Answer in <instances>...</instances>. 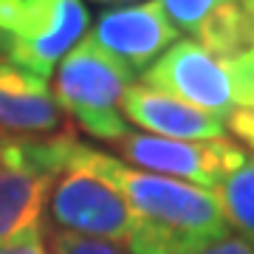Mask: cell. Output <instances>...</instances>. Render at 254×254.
Instances as JSON below:
<instances>
[{"label":"cell","mask_w":254,"mask_h":254,"mask_svg":"<svg viewBox=\"0 0 254 254\" xmlns=\"http://www.w3.org/2000/svg\"><path fill=\"white\" fill-rule=\"evenodd\" d=\"M198 254H254V246L246 243L243 237H237V235H226L223 240H218V243L200 249Z\"/></svg>","instance_id":"e0dca14e"},{"label":"cell","mask_w":254,"mask_h":254,"mask_svg":"<svg viewBox=\"0 0 254 254\" xmlns=\"http://www.w3.org/2000/svg\"><path fill=\"white\" fill-rule=\"evenodd\" d=\"M48 252L51 254H127L122 246L108 243V240H93V237H79L71 232H48Z\"/></svg>","instance_id":"5bb4252c"},{"label":"cell","mask_w":254,"mask_h":254,"mask_svg":"<svg viewBox=\"0 0 254 254\" xmlns=\"http://www.w3.org/2000/svg\"><path fill=\"white\" fill-rule=\"evenodd\" d=\"M0 254H51L48 252V240H46V229L34 226L28 232H23L20 237L0 246Z\"/></svg>","instance_id":"9a60e30c"},{"label":"cell","mask_w":254,"mask_h":254,"mask_svg":"<svg viewBox=\"0 0 254 254\" xmlns=\"http://www.w3.org/2000/svg\"><path fill=\"white\" fill-rule=\"evenodd\" d=\"M108 147L119 153V161H127L136 170L167 175L212 192L249 158L243 147L235 144L232 138L181 141V138L150 136L141 130H127L125 136L110 141Z\"/></svg>","instance_id":"8992f818"},{"label":"cell","mask_w":254,"mask_h":254,"mask_svg":"<svg viewBox=\"0 0 254 254\" xmlns=\"http://www.w3.org/2000/svg\"><path fill=\"white\" fill-rule=\"evenodd\" d=\"M136 73L85 34L54 71V96L68 122L96 141H116L130 130L122 99Z\"/></svg>","instance_id":"7a4b0ae2"},{"label":"cell","mask_w":254,"mask_h":254,"mask_svg":"<svg viewBox=\"0 0 254 254\" xmlns=\"http://www.w3.org/2000/svg\"><path fill=\"white\" fill-rule=\"evenodd\" d=\"M0 138H3V136H0Z\"/></svg>","instance_id":"ffe728a7"},{"label":"cell","mask_w":254,"mask_h":254,"mask_svg":"<svg viewBox=\"0 0 254 254\" xmlns=\"http://www.w3.org/2000/svg\"><path fill=\"white\" fill-rule=\"evenodd\" d=\"M0 127L11 136H54L71 122L48 79L0 60Z\"/></svg>","instance_id":"30bf717a"},{"label":"cell","mask_w":254,"mask_h":254,"mask_svg":"<svg viewBox=\"0 0 254 254\" xmlns=\"http://www.w3.org/2000/svg\"><path fill=\"white\" fill-rule=\"evenodd\" d=\"M88 37L122 65H127L136 76L178 43V31L167 17L161 0H141L133 6L105 9Z\"/></svg>","instance_id":"ba28073f"},{"label":"cell","mask_w":254,"mask_h":254,"mask_svg":"<svg viewBox=\"0 0 254 254\" xmlns=\"http://www.w3.org/2000/svg\"><path fill=\"white\" fill-rule=\"evenodd\" d=\"M229 130L237 141H243L246 147L254 150V108H237L232 116L226 119Z\"/></svg>","instance_id":"2e32d148"},{"label":"cell","mask_w":254,"mask_h":254,"mask_svg":"<svg viewBox=\"0 0 254 254\" xmlns=\"http://www.w3.org/2000/svg\"><path fill=\"white\" fill-rule=\"evenodd\" d=\"M99 6H125V3H141V0H93Z\"/></svg>","instance_id":"ac0fdd59"},{"label":"cell","mask_w":254,"mask_h":254,"mask_svg":"<svg viewBox=\"0 0 254 254\" xmlns=\"http://www.w3.org/2000/svg\"><path fill=\"white\" fill-rule=\"evenodd\" d=\"M122 116L141 133L181 141H218L226 136V125L203 110L184 105L161 91L133 82L122 99Z\"/></svg>","instance_id":"9c48e42d"},{"label":"cell","mask_w":254,"mask_h":254,"mask_svg":"<svg viewBox=\"0 0 254 254\" xmlns=\"http://www.w3.org/2000/svg\"><path fill=\"white\" fill-rule=\"evenodd\" d=\"M91 161L116 184L133 212L127 254H198L229 235L212 190L136 170L116 155L91 147Z\"/></svg>","instance_id":"6da1fadb"},{"label":"cell","mask_w":254,"mask_h":254,"mask_svg":"<svg viewBox=\"0 0 254 254\" xmlns=\"http://www.w3.org/2000/svg\"><path fill=\"white\" fill-rule=\"evenodd\" d=\"M88 26L82 0H0V60L48 79Z\"/></svg>","instance_id":"277c9868"},{"label":"cell","mask_w":254,"mask_h":254,"mask_svg":"<svg viewBox=\"0 0 254 254\" xmlns=\"http://www.w3.org/2000/svg\"><path fill=\"white\" fill-rule=\"evenodd\" d=\"M246 6H249V11H252V17H254V0H246Z\"/></svg>","instance_id":"d6986e66"},{"label":"cell","mask_w":254,"mask_h":254,"mask_svg":"<svg viewBox=\"0 0 254 254\" xmlns=\"http://www.w3.org/2000/svg\"><path fill=\"white\" fill-rule=\"evenodd\" d=\"M218 60H240L254 51V17L246 0H232L220 6L215 14L203 20L198 34L192 37Z\"/></svg>","instance_id":"8fae6325"},{"label":"cell","mask_w":254,"mask_h":254,"mask_svg":"<svg viewBox=\"0 0 254 254\" xmlns=\"http://www.w3.org/2000/svg\"><path fill=\"white\" fill-rule=\"evenodd\" d=\"M76 141L73 127L54 136L0 138V246L43 226L51 187Z\"/></svg>","instance_id":"3957f363"},{"label":"cell","mask_w":254,"mask_h":254,"mask_svg":"<svg viewBox=\"0 0 254 254\" xmlns=\"http://www.w3.org/2000/svg\"><path fill=\"white\" fill-rule=\"evenodd\" d=\"M215 195L226 226L237 229L246 243L254 246V158H246L215 190Z\"/></svg>","instance_id":"7c38bea8"},{"label":"cell","mask_w":254,"mask_h":254,"mask_svg":"<svg viewBox=\"0 0 254 254\" xmlns=\"http://www.w3.org/2000/svg\"><path fill=\"white\" fill-rule=\"evenodd\" d=\"M141 85L203 110L209 116L220 119L223 125L240 108L235 68L209 54L190 37L167 48L141 73Z\"/></svg>","instance_id":"52a82bcc"},{"label":"cell","mask_w":254,"mask_h":254,"mask_svg":"<svg viewBox=\"0 0 254 254\" xmlns=\"http://www.w3.org/2000/svg\"><path fill=\"white\" fill-rule=\"evenodd\" d=\"M46 215L57 232L108 240L116 246H125L133 226V212L125 195L108 175L96 170L91 161V147L82 141L73 144L63 173L57 175Z\"/></svg>","instance_id":"5b68a950"},{"label":"cell","mask_w":254,"mask_h":254,"mask_svg":"<svg viewBox=\"0 0 254 254\" xmlns=\"http://www.w3.org/2000/svg\"><path fill=\"white\" fill-rule=\"evenodd\" d=\"M232 0H161L164 11H167V17L170 23L175 26L178 34H190V40L198 34V28L203 26V20L209 14H215L220 6H226Z\"/></svg>","instance_id":"4fadbf2b"}]
</instances>
